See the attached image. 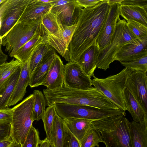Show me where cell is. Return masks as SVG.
Listing matches in <instances>:
<instances>
[{
    "mask_svg": "<svg viewBox=\"0 0 147 147\" xmlns=\"http://www.w3.org/2000/svg\"><path fill=\"white\" fill-rule=\"evenodd\" d=\"M110 5L103 0L97 5L83 8L64 57L76 62L82 53L97 42L108 15Z\"/></svg>",
    "mask_w": 147,
    "mask_h": 147,
    "instance_id": "6da1fadb",
    "label": "cell"
},
{
    "mask_svg": "<svg viewBox=\"0 0 147 147\" xmlns=\"http://www.w3.org/2000/svg\"><path fill=\"white\" fill-rule=\"evenodd\" d=\"M43 92L48 106L61 103L108 109L111 104L101 92L93 87L80 90L69 88L63 84L60 88L53 90L46 89Z\"/></svg>",
    "mask_w": 147,
    "mask_h": 147,
    "instance_id": "7a4b0ae2",
    "label": "cell"
},
{
    "mask_svg": "<svg viewBox=\"0 0 147 147\" xmlns=\"http://www.w3.org/2000/svg\"><path fill=\"white\" fill-rule=\"evenodd\" d=\"M122 115L93 121L92 126L100 134L106 147H132L129 121Z\"/></svg>",
    "mask_w": 147,
    "mask_h": 147,
    "instance_id": "3957f363",
    "label": "cell"
},
{
    "mask_svg": "<svg viewBox=\"0 0 147 147\" xmlns=\"http://www.w3.org/2000/svg\"><path fill=\"white\" fill-rule=\"evenodd\" d=\"M35 98L31 94L13 108L11 123L13 140L22 145L32 125L33 112Z\"/></svg>",
    "mask_w": 147,
    "mask_h": 147,
    "instance_id": "277c9868",
    "label": "cell"
},
{
    "mask_svg": "<svg viewBox=\"0 0 147 147\" xmlns=\"http://www.w3.org/2000/svg\"><path fill=\"white\" fill-rule=\"evenodd\" d=\"M128 69L125 68L118 73L104 78L96 77L92 80L94 87L101 92L120 109L125 111L123 93L127 88Z\"/></svg>",
    "mask_w": 147,
    "mask_h": 147,
    "instance_id": "5b68a950",
    "label": "cell"
},
{
    "mask_svg": "<svg viewBox=\"0 0 147 147\" xmlns=\"http://www.w3.org/2000/svg\"><path fill=\"white\" fill-rule=\"evenodd\" d=\"M127 22L120 17L117 23L112 41L110 45L101 52L97 64V68L105 71L109 68L110 64L115 61L117 53L125 45L135 42L137 38L131 33Z\"/></svg>",
    "mask_w": 147,
    "mask_h": 147,
    "instance_id": "8992f818",
    "label": "cell"
},
{
    "mask_svg": "<svg viewBox=\"0 0 147 147\" xmlns=\"http://www.w3.org/2000/svg\"><path fill=\"white\" fill-rule=\"evenodd\" d=\"M40 30L43 44L51 46L63 57L68 47L63 36L64 28L57 16L50 11L42 16Z\"/></svg>",
    "mask_w": 147,
    "mask_h": 147,
    "instance_id": "52a82bcc",
    "label": "cell"
},
{
    "mask_svg": "<svg viewBox=\"0 0 147 147\" xmlns=\"http://www.w3.org/2000/svg\"><path fill=\"white\" fill-rule=\"evenodd\" d=\"M40 21L30 24L17 22L2 38V46L11 57L33 36L40 26Z\"/></svg>",
    "mask_w": 147,
    "mask_h": 147,
    "instance_id": "ba28073f",
    "label": "cell"
},
{
    "mask_svg": "<svg viewBox=\"0 0 147 147\" xmlns=\"http://www.w3.org/2000/svg\"><path fill=\"white\" fill-rule=\"evenodd\" d=\"M30 0H5L0 5V36L2 38L20 19Z\"/></svg>",
    "mask_w": 147,
    "mask_h": 147,
    "instance_id": "9c48e42d",
    "label": "cell"
},
{
    "mask_svg": "<svg viewBox=\"0 0 147 147\" xmlns=\"http://www.w3.org/2000/svg\"><path fill=\"white\" fill-rule=\"evenodd\" d=\"M83 9L75 0H54L50 11L63 25L68 26L76 25Z\"/></svg>",
    "mask_w": 147,
    "mask_h": 147,
    "instance_id": "30bf717a",
    "label": "cell"
},
{
    "mask_svg": "<svg viewBox=\"0 0 147 147\" xmlns=\"http://www.w3.org/2000/svg\"><path fill=\"white\" fill-rule=\"evenodd\" d=\"M64 84L72 88L87 89L92 86V80L76 62H70L65 65Z\"/></svg>",
    "mask_w": 147,
    "mask_h": 147,
    "instance_id": "8fae6325",
    "label": "cell"
},
{
    "mask_svg": "<svg viewBox=\"0 0 147 147\" xmlns=\"http://www.w3.org/2000/svg\"><path fill=\"white\" fill-rule=\"evenodd\" d=\"M110 6L108 15L97 42V45L101 52L110 45L113 37L117 23L120 17V5L116 3Z\"/></svg>",
    "mask_w": 147,
    "mask_h": 147,
    "instance_id": "7c38bea8",
    "label": "cell"
},
{
    "mask_svg": "<svg viewBox=\"0 0 147 147\" xmlns=\"http://www.w3.org/2000/svg\"><path fill=\"white\" fill-rule=\"evenodd\" d=\"M126 85L127 88L147 109V73L128 69Z\"/></svg>",
    "mask_w": 147,
    "mask_h": 147,
    "instance_id": "4fadbf2b",
    "label": "cell"
},
{
    "mask_svg": "<svg viewBox=\"0 0 147 147\" xmlns=\"http://www.w3.org/2000/svg\"><path fill=\"white\" fill-rule=\"evenodd\" d=\"M53 1L45 3L39 0H30L18 22L30 24L40 21L42 16L50 11Z\"/></svg>",
    "mask_w": 147,
    "mask_h": 147,
    "instance_id": "5bb4252c",
    "label": "cell"
},
{
    "mask_svg": "<svg viewBox=\"0 0 147 147\" xmlns=\"http://www.w3.org/2000/svg\"><path fill=\"white\" fill-rule=\"evenodd\" d=\"M147 54V39H138L124 45L117 53L115 61L129 62Z\"/></svg>",
    "mask_w": 147,
    "mask_h": 147,
    "instance_id": "9a60e30c",
    "label": "cell"
},
{
    "mask_svg": "<svg viewBox=\"0 0 147 147\" xmlns=\"http://www.w3.org/2000/svg\"><path fill=\"white\" fill-rule=\"evenodd\" d=\"M65 65L56 53L47 76L41 85L47 89L53 90L61 87L64 84Z\"/></svg>",
    "mask_w": 147,
    "mask_h": 147,
    "instance_id": "2e32d148",
    "label": "cell"
},
{
    "mask_svg": "<svg viewBox=\"0 0 147 147\" xmlns=\"http://www.w3.org/2000/svg\"><path fill=\"white\" fill-rule=\"evenodd\" d=\"M122 95L126 110L131 114L133 121L141 123L147 120V109L128 88L124 90Z\"/></svg>",
    "mask_w": 147,
    "mask_h": 147,
    "instance_id": "e0dca14e",
    "label": "cell"
},
{
    "mask_svg": "<svg viewBox=\"0 0 147 147\" xmlns=\"http://www.w3.org/2000/svg\"><path fill=\"white\" fill-rule=\"evenodd\" d=\"M30 58L24 64L21 66L20 76L9 99L8 107L14 105L22 100L26 92V88L29 85L30 78L29 71Z\"/></svg>",
    "mask_w": 147,
    "mask_h": 147,
    "instance_id": "ac0fdd59",
    "label": "cell"
},
{
    "mask_svg": "<svg viewBox=\"0 0 147 147\" xmlns=\"http://www.w3.org/2000/svg\"><path fill=\"white\" fill-rule=\"evenodd\" d=\"M101 51L97 45L91 46L81 55L76 62L84 72L89 77L95 78L94 71Z\"/></svg>",
    "mask_w": 147,
    "mask_h": 147,
    "instance_id": "d6986e66",
    "label": "cell"
},
{
    "mask_svg": "<svg viewBox=\"0 0 147 147\" xmlns=\"http://www.w3.org/2000/svg\"><path fill=\"white\" fill-rule=\"evenodd\" d=\"M53 48L43 57L30 76L29 85L31 88L41 85L45 79L56 53Z\"/></svg>",
    "mask_w": 147,
    "mask_h": 147,
    "instance_id": "ffe728a7",
    "label": "cell"
},
{
    "mask_svg": "<svg viewBox=\"0 0 147 147\" xmlns=\"http://www.w3.org/2000/svg\"><path fill=\"white\" fill-rule=\"evenodd\" d=\"M129 129L132 147H147V120L141 123L129 121Z\"/></svg>",
    "mask_w": 147,
    "mask_h": 147,
    "instance_id": "44dd1931",
    "label": "cell"
},
{
    "mask_svg": "<svg viewBox=\"0 0 147 147\" xmlns=\"http://www.w3.org/2000/svg\"><path fill=\"white\" fill-rule=\"evenodd\" d=\"M42 44H43V39L39 26L32 37L18 49L13 57L23 64L29 59L35 50Z\"/></svg>",
    "mask_w": 147,
    "mask_h": 147,
    "instance_id": "7402d4cb",
    "label": "cell"
},
{
    "mask_svg": "<svg viewBox=\"0 0 147 147\" xmlns=\"http://www.w3.org/2000/svg\"><path fill=\"white\" fill-rule=\"evenodd\" d=\"M120 15L126 21H133L147 27V9L138 6L121 5Z\"/></svg>",
    "mask_w": 147,
    "mask_h": 147,
    "instance_id": "603a6c76",
    "label": "cell"
},
{
    "mask_svg": "<svg viewBox=\"0 0 147 147\" xmlns=\"http://www.w3.org/2000/svg\"><path fill=\"white\" fill-rule=\"evenodd\" d=\"M63 119L69 129L80 142L92 127V122L93 121L90 119L76 118Z\"/></svg>",
    "mask_w": 147,
    "mask_h": 147,
    "instance_id": "cb8c5ba5",
    "label": "cell"
},
{
    "mask_svg": "<svg viewBox=\"0 0 147 147\" xmlns=\"http://www.w3.org/2000/svg\"><path fill=\"white\" fill-rule=\"evenodd\" d=\"M21 66L19 67L11 75L0 90V110L8 107L7 105L9 99L20 76L21 70Z\"/></svg>",
    "mask_w": 147,
    "mask_h": 147,
    "instance_id": "d4e9b609",
    "label": "cell"
},
{
    "mask_svg": "<svg viewBox=\"0 0 147 147\" xmlns=\"http://www.w3.org/2000/svg\"><path fill=\"white\" fill-rule=\"evenodd\" d=\"M63 119L56 113L52 129L48 138H46L55 147H62L64 136Z\"/></svg>",
    "mask_w": 147,
    "mask_h": 147,
    "instance_id": "484cf974",
    "label": "cell"
},
{
    "mask_svg": "<svg viewBox=\"0 0 147 147\" xmlns=\"http://www.w3.org/2000/svg\"><path fill=\"white\" fill-rule=\"evenodd\" d=\"M35 98L33 116V121L42 119L47 105V100L43 94L39 90L33 91L32 93Z\"/></svg>",
    "mask_w": 147,
    "mask_h": 147,
    "instance_id": "4316f807",
    "label": "cell"
},
{
    "mask_svg": "<svg viewBox=\"0 0 147 147\" xmlns=\"http://www.w3.org/2000/svg\"><path fill=\"white\" fill-rule=\"evenodd\" d=\"M52 48L49 45L42 44L39 45L35 50L30 59L29 71L30 76L43 57Z\"/></svg>",
    "mask_w": 147,
    "mask_h": 147,
    "instance_id": "83f0119b",
    "label": "cell"
},
{
    "mask_svg": "<svg viewBox=\"0 0 147 147\" xmlns=\"http://www.w3.org/2000/svg\"><path fill=\"white\" fill-rule=\"evenodd\" d=\"M22 65L20 61L14 58L10 62L0 65V90L11 75Z\"/></svg>",
    "mask_w": 147,
    "mask_h": 147,
    "instance_id": "f1b7e54d",
    "label": "cell"
},
{
    "mask_svg": "<svg viewBox=\"0 0 147 147\" xmlns=\"http://www.w3.org/2000/svg\"><path fill=\"white\" fill-rule=\"evenodd\" d=\"M101 142L103 141L100 133L92 126L80 142L81 147H99Z\"/></svg>",
    "mask_w": 147,
    "mask_h": 147,
    "instance_id": "f546056e",
    "label": "cell"
},
{
    "mask_svg": "<svg viewBox=\"0 0 147 147\" xmlns=\"http://www.w3.org/2000/svg\"><path fill=\"white\" fill-rule=\"evenodd\" d=\"M125 68L132 70L147 72V54L129 62H120Z\"/></svg>",
    "mask_w": 147,
    "mask_h": 147,
    "instance_id": "4dcf8cb0",
    "label": "cell"
},
{
    "mask_svg": "<svg viewBox=\"0 0 147 147\" xmlns=\"http://www.w3.org/2000/svg\"><path fill=\"white\" fill-rule=\"evenodd\" d=\"M56 112L54 105L48 106L46 109L42 117V120L47 137L48 138L50 135L53 125L54 118Z\"/></svg>",
    "mask_w": 147,
    "mask_h": 147,
    "instance_id": "1f68e13d",
    "label": "cell"
},
{
    "mask_svg": "<svg viewBox=\"0 0 147 147\" xmlns=\"http://www.w3.org/2000/svg\"><path fill=\"white\" fill-rule=\"evenodd\" d=\"M127 22L129 30L137 39H147V27L133 21L128 20Z\"/></svg>",
    "mask_w": 147,
    "mask_h": 147,
    "instance_id": "d6a6232c",
    "label": "cell"
},
{
    "mask_svg": "<svg viewBox=\"0 0 147 147\" xmlns=\"http://www.w3.org/2000/svg\"><path fill=\"white\" fill-rule=\"evenodd\" d=\"M40 140L38 131L32 125L22 147H37Z\"/></svg>",
    "mask_w": 147,
    "mask_h": 147,
    "instance_id": "836d02e7",
    "label": "cell"
},
{
    "mask_svg": "<svg viewBox=\"0 0 147 147\" xmlns=\"http://www.w3.org/2000/svg\"><path fill=\"white\" fill-rule=\"evenodd\" d=\"M62 147H81L80 142L72 134L65 123Z\"/></svg>",
    "mask_w": 147,
    "mask_h": 147,
    "instance_id": "e575fe53",
    "label": "cell"
},
{
    "mask_svg": "<svg viewBox=\"0 0 147 147\" xmlns=\"http://www.w3.org/2000/svg\"><path fill=\"white\" fill-rule=\"evenodd\" d=\"M13 108L9 107L0 110V125L11 123L12 121Z\"/></svg>",
    "mask_w": 147,
    "mask_h": 147,
    "instance_id": "d590c367",
    "label": "cell"
},
{
    "mask_svg": "<svg viewBox=\"0 0 147 147\" xmlns=\"http://www.w3.org/2000/svg\"><path fill=\"white\" fill-rule=\"evenodd\" d=\"M11 137V124L0 125V142Z\"/></svg>",
    "mask_w": 147,
    "mask_h": 147,
    "instance_id": "8d00e7d4",
    "label": "cell"
},
{
    "mask_svg": "<svg viewBox=\"0 0 147 147\" xmlns=\"http://www.w3.org/2000/svg\"><path fill=\"white\" fill-rule=\"evenodd\" d=\"M77 4L82 8H87L94 7L97 5L102 0H76Z\"/></svg>",
    "mask_w": 147,
    "mask_h": 147,
    "instance_id": "74e56055",
    "label": "cell"
},
{
    "mask_svg": "<svg viewBox=\"0 0 147 147\" xmlns=\"http://www.w3.org/2000/svg\"><path fill=\"white\" fill-rule=\"evenodd\" d=\"M120 5L138 6L147 9V0H123Z\"/></svg>",
    "mask_w": 147,
    "mask_h": 147,
    "instance_id": "f35d334b",
    "label": "cell"
},
{
    "mask_svg": "<svg viewBox=\"0 0 147 147\" xmlns=\"http://www.w3.org/2000/svg\"><path fill=\"white\" fill-rule=\"evenodd\" d=\"M2 41L0 36V65L7 62L8 56L4 54L2 49Z\"/></svg>",
    "mask_w": 147,
    "mask_h": 147,
    "instance_id": "ab89813d",
    "label": "cell"
},
{
    "mask_svg": "<svg viewBox=\"0 0 147 147\" xmlns=\"http://www.w3.org/2000/svg\"><path fill=\"white\" fill-rule=\"evenodd\" d=\"M13 140L11 137L9 139L0 142V147H7Z\"/></svg>",
    "mask_w": 147,
    "mask_h": 147,
    "instance_id": "60d3db41",
    "label": "cell"
},
{
    "mask_svg": "<svg viewBox=\"0 0 147 147\" xmlns=\"http://www.w3.org/2000/svg\"><path fill=\"white\" fill-rule=\"evenodd\" d=\"M37 147H49L48 141L46 138L43 140H40Z\"/></svg>",
    "mask_w": 147,
    "mask_h": 147,
    "instance_id": "b9f144b4",
    "label": "cell"
},
{
    "mask_svg": "<svg viewBox=\"0 0 147 147\" xmlns=\"http://www.w3.org/2000/svg\"><path fill=\"white\" fill-rule=\"evenodd\" d=\"M123 0H107L108 3L109 5H112L116 3L121 4Z\"/></svg>",
    "mask_w": 147,
    "mask_h": 147,
    "instance_id": "7bdbcfd3",
    "label": "cell"
},
{
    "mask_svg": "<svg viewBox=\"0 0 147 147\" xmlns=\"http://www.w3.org/2000/svg\"><path fill=\"white\" fill-rule=\"evenodd\" d=\"M7 147H22L21 144L13 140L11 144Z\"/></svg>",
    "mask_w": 147,
    "mask_h": 147,
    "instance_id": "ee69618b",
    "label": "cell"
},
{
    "mask_svg": "<svg viewBox=\"0 0 147 147\" xmlns=\"http://www.w3.org/2000/svg\"><path fill=\"white\" fill-rule=\"evenodd\" d=\"M48 144H49V147H55V146L53 145L51 142L49 141H48Z\"/></svg>",
    "mask_w": 147,
    "mask_h": 147,
    "instance_id": "f6af8a7d",
    "label": "cell"
},
{
    "mask_svg": "<svg viewBox=\"0 0 147 147\" xmlns=\"http://www.w3.org/2000/svg\"><path fill=\"white\" fill-rule=\"evenodd\" d=\"M5 0H0V5L2 3L5 1Z\"/></svg>",
    "mask_w": 147,
    "mask_h": 147,
    "instance_id": "bcb514c9",
    "label": "cell"
}]
</instances>
